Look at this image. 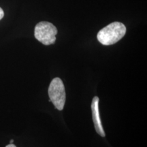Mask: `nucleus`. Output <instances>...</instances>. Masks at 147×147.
I'll use <instances>...</instances> for the list:
<instances>
[{
  "label": "nucleus",
  "instance_id": "nucleus-1",
  "mask_svg": "<svg viewBox=\"0 0 147 147\" xmlns=\"http://www.w3.org/2000/svg\"><path fill=\"white\" fill-rule=\"evenodd\" d=\"M126 34V27L120 22H114L101 29L97 35L98 41L103 45H113Z\"/></svg>",
  "mask_w": 147,
  "mask_h": 147
},
{
  "label": "nucleus",
  "instance_id": "nucleus-2",
  "mask_svg": "<svg viewBox=\"0 0 147 147\" xmlns=\"http://www.w3.org/2000/svg\"><path fill=\"white\" fill-rule=\"evenodd\" d=\"M50 102L58 110H63L65 106L66 94L62 80L59 77L53 78L48 89Z\"/></svg>",
  "mask_w": 147,
  "mask_h": 147
},
{
  "label": "nucleus",
  "instance_id": "nucleus-3",
  "mask_svg": "<svg viewBox=\"0 0 147 147\" xmlns=\"http://www.w3.org/2000/svg\"><path fill=\"white\" fill-rule=\"evenodd\" d=\"M57 34V29L49 22H40L35 27V38L45 45H53L56 41Z\"/></svg>",
  "mask_w": 147,
  "mask_h": 147
},
{
  "label": "nucleus",
  "instance_id": "nucleus-4",
  "mask_svg": "<svg viewBox=\"0 0 147 147\" xmlns=\"http://www.w3.org/2000/svg\"><path fill=\"white\" fill-rule=\"evenodd\" d=\"M99 99L98 97L95 96L93 97L91 102V111H92V117H93V123H94L95 131L100 136L105 137L106 134L104 131L103 126L102 125V121L100 119V110H99Z\"/></svg>",
  "mask_w": 147,
  "mask_h": 147
},
{
  "label": "nucleus",
  "instance_id": "nucleus-5",
  "mask_svg": "<svg viewBox=\"0 0 147 147\" xmlns=\"http://www.w3.org/2000/svg\"><path fill=\"white\" fill-rule=\"evenodd\" d=\"M4 16V12H3V10L0 8V20H1Z\"/></svg>",
  "mask_w": 147,
  "mask_h": 147
},
{
  "label": "nucleus",
  "instance_id": "nucleus-6",
  "mask_svg": "<svg viewBox=\"0 0 147 147\" xmlns=\"http://www.w3.org/2000/svg\"><path fill=\"white\" fill-rule=\"evenodd\" d=\"M5 147H16V146L13 144V143H12V144H10L7 145V146Z\"/></svg>",
  "mask_w": 147,
  "mask_h": 147
},
{
  "label": "nucleus",
  "instance_id": "nucleus-7",
  "mask_svg": "<svg viewBox=\"0 0 147 147\" xmlns=\"http://www.w3.org/2000/svg\"><path fill=\"white\" fill-rule=\"evenodd\" d=\"M13 142H14V140H11L10 142V144H12V143H13Z\"/></svg>",
  "mask_w": 147,
  "mask_h": 147
}]
</instances>
